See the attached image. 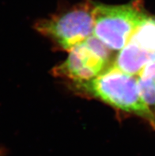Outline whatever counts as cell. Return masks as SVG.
<instances>
[{"label": "cell", "instance_id": "cell-1", "mask_svg": "<svg viewBox=\"0 0 155 156\" xmlns=\"http://www.w3.org/2000/svg\"><path fill=\"white\" fill-rule=\"evenodd\" d=\"M71 85L79 94L136 115L153 127V119L143 100L137 76L126 73L112 63L94 79L84 83H71Z\"/></svg>", "mask_w": 155, "mask_h": 156}, {"label": "cell", "instance_id": "cell-2", "mask_svg": "<svg viewBox=\"0 0 155 156\" xmlns=\"http://www.w3.org/2000/svg\"><path fill=\"white\" fill-rule=\"evenodd\" d=\"M95 4L87 1L39 20L34 29L59 49L70 51L93 33Z\"/></svg>", "mask_w": 155, "mask_h": 156}, {"label": "cell", "instance_id": "cell-3", "mask_svg": "<svg viewBox=\"0 0 155 156\" xmlns=\"http://www.w3.org/2000/svg\"><path fill=\"white\" fill-rule=\"evenodd\" d=\"M146 15L140 5L95 4L94 36L112 51H120L128 43L142 20Z\"/></svg>", "mask_w": 155, "mask_h": 156}, {"label": "cell", "instance_id": "cell-4", "mask_svg": "<svg viewBox=\"0 0 155 156\" xmlns=\"http://www.w3.org/2000/svg\"><path fill=\"white\" fill-rule=\"evenodd\" d=\"M67 59L52 69V74L71 83L90 81L113 63L112 51L92 35L73 47Z\"/></svg>", "mask_w": 155, "mask_h": 156}, {"label": "cell", "instance_id": "cell-5", "mask_svg": "<svg viewBox=\"0 0 155 156\" xmlns=\"http://www.w3.org/2000/svg\"><path fill=\"white\" fill-rule=\"evenodd\" d=\"M155 59V17L142 20L128 43L114 58L112 65L130 75L138 76Z\"/></svg>", "mask_w": 155, "mask_h": 156}, {"label": "cell", "instance_id": "cell-6", "mask_svg": "<svg viewBox=\"0 0 155 156\" xmlns=\"http://www.w3.org/2000/svg\"><path fill=\"white\" fill-rule=\"evenodd\" d=\"M137 78L141 96L151 113L155 129V59L144 67Z\"/></svg>", "mask_w": 155, "mask_h": 156}, {"label": "cell", "instance_id": "cell-7", "mask_svg": "<svg viewBox=\"0 0 155 156\" xmlns=\"http://www.w3.org/2000/svg\"><path fill=\"white\" fill-rule=\"evenodd\" d=\"M0 154H1V151H0Z\"/></svg>", "mask_w": 155, "mask_h": 156}, {"label": "cell", "instance_id": "cell-8", "mask_svg": "<svg viewBox=\"0 0 155 156\" xmlns=\"http://www.w3.org/2000/svg\"></svg>", "mask_w": 155, "mask_h": 156}]
</instances>
